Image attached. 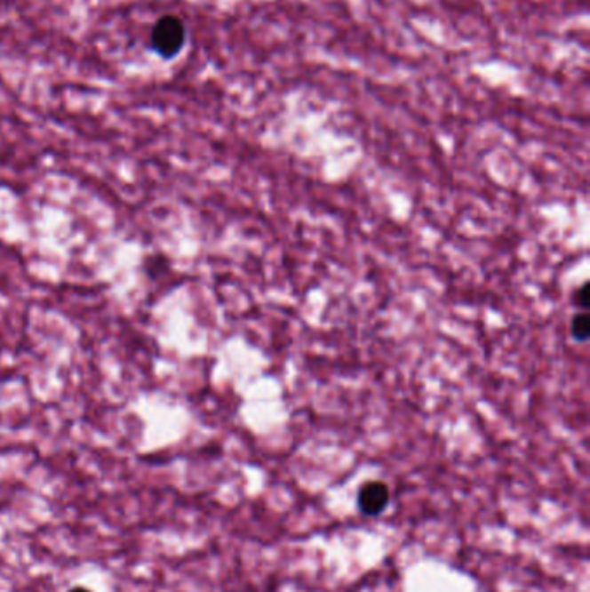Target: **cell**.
Returning a JSON list of instances; mask_svg holds the SVG:
<instances>
[{
  "mask_svg": "<svg viewBox=\"0 0 590 592\" xmlns=\"http://www.w3.org/2000/svg\"><path fill=\"white\" fill-rule=\"evenodd\" d=\"M186 38L187 30L184 21L175 14H164L151 30V47L160 58L173 60L184 49Z\"/></svg>",
  "mask_w": 590,
  "mask_h": 592,
  "instance_id": "1",
  "label": "cell"
},
{
  "mask_svg": "<svg viewBox=\"0 0 590 592\" xmlns=\"http://www.w3.org/2000/svg\"><path fill=\"white\" fill-rule=\"evenodd\" d=\"M390 502V489L383 482H367L359 492V508L363 515L376 516L387 509Z\"/></svg>",
  "mask_w": 590,
  "mask_h": 592,
  "instance_id": "2",
  "label": "cell"
},
{
  "mask_svg": "<svg viewBox=\"0 0 590 592\" xmlns=\"http://www.w3.org/2000/svg\"><path fill=\"white\" fill-rule=\"evenodd\" d=\"M589 316H587L586 312H584V314H577V316L571 319V336H573L577 341H586L587 336H589Z\"/></svg>",
  "mask_w": 590,
  "mask_h": 592,
  "instance_id": "3",
  "label": "cell"
},
{
  "mask_svg": "<svg viewBox=\"0 0 590 592\" xmlns=\"http://www.w3.org/2000/svg\"><path fill=\"white\" fill-rule=\"evenodd\" d=\"M577 303H578V307H582V308H587V307H589V284H587V283L582 284V288L578 290V293H577Z\"/></svg>",
  "mask_w": 590,
  "mask_h": 592,
  "instance_id": "4",
  "label": "cell"
},
{
  "mask_svg": "<svg viewBox=\"0 0 590 592\" xmlns=\"http://www.w3.org/2000/svg\"><path fill=\"white\" fill-rule=\"evenodd\" d=\"M71 592H91L87 591V589H82V588H76V589H73Z\"/></svg>",
  "mask_w": 590,
  "mask_h": 592,
  "instance_id": "5",
  "label": "cell"
}]
</instances>
